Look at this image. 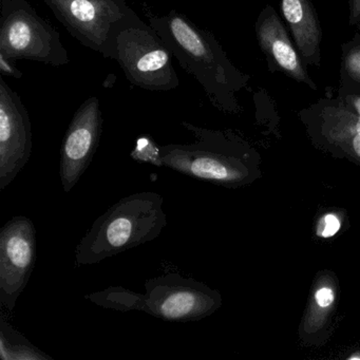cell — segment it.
<instances>
[{
  "instance_id": "cell-1",
  "label": "cell",
  "mask_w": 360,
  "mask_h": 360,
  "mask_svg": "<svg viewBox=\"0 0 360 360\" xmlns=\"http://www.w3.org/2000/svg\"><path fill=\"white\" fill-rule=\"evenodd\" d=\"M148 22L210 102L223 112H239L238 94L248 86L250 77L231 62L214 34L176 10L150 16Z\"/></svg>"
},
{
  "instance_id": "cell-2",
  "label": "cell",
  "mask_w": 360,
  "mask_h": 360,
  "mask_svg": "<svg viewBox=\"0 0 360 360\" xmlns=\"http://www.w3.org/2000/svg\"><path fill=\"white\" fill-rule=\"evenodd\" d=\"M181 124L195 141L161 146L164 167L229 188L250 184L256 178V153L235 132Z\"/></svg>"
},
{
  "instance_id": "cell-3",
  "label": "cell",
  "mask_w": 360,
  "mask_h": 360,
  "mask_svg": "<svg viewBox=\"0 0 360 360\" xmlns=\"http://www.w3.org/2000/svg\"><path fill=\"white\" fill-rule=\"evenodd\" d=\"M164 198L141 191L122 198L98 217L75 248V266L102 262L153 241L167 226Z\"/></svg>"
},
{
  "instance_id": "cell-4",
  "label": "cell",
  "mask_w": 360,
  "mask_h": 360,
  "mask_svg": "<svg viewBox=\"0 0 360 360\" xmlns=\"http://www.w3.org/2000/svg\"><path fill=\"white\" fill-rule=\"evenodd\" d=\"M172 50L157 31L132 10L115 33L112 60L131 85L148 91L167 92L180 86Z\"/></svg>"
},
{
  "instance_id": "cell-5",
  "label": "cell",
  "mask_w": 360,
  "mask_h": 360,
  "mask_svg": "<svg viewBox=\"0 0 360 360\" xmlns=\"http://www.w3.org/2000/svg\"><path fill=\"white\" fill-rule=\"evenodd\" d=\"M0 54L54 67L70 63L60 33L27 0H1Z\"/></svg>"
},
{
  "instance_id": "cell-6",
  "label": "cell",
  "mask_w": 360,
  "mask_h": 360,
  "mask_svg": "<svg viewBox=\"0 0 360 360\" xmlns=\"http://www.w3.org/2000/svg\"><path fill=\"white\" fill-rule=\"evenodd\" d=\"M82 45L112 60L115 33L131 13L126 0H43Z\"/></svg>"
},
{
  "instance_id": "cell-7",
  "label": "cell",
  "mask_w": 360,
  "mask_h": 360,
  "mask_svg": "<svg viewBox=\"0 0 360 360\" xmlns=\"http://www.w3.org/2000/svg\"><path fill=\"white\" fill-rule=\"evenodd\" d=\"M144 313L168 322L205 319L222 305L220 292L195 278L168 273L144 283Z\"/></svg>"
},
{
  "instance_id": "cell-8",
  "label": "cell",
  "mask_w": 360,
  "mask_h": 360,
  "mask_svg": "<svg viewBox=\"0 0 360 360\" xmlns=\"http://www.w3.org/2000/svg\"><path fill=\"white\" fill-rule=\"evenodd\" d=\"M37 229L26 216H15L0 229V304L13 313L34 271Z\"/></svg>"
},
{
  "instance_id": "cell-9",
  "label": "cell",
  "mask_w": 360,
  "mask_h": 360,
  "mask_svg": "<svg viewBox=\"0 0 360 360\" xmlns=\"http://www.w3.org/2000/svg\"><path fill=\"white\" fill-rule=\"evenodd\" d=\"M32 125L20 96L0 77V191L26 167L33 148Z\"/></svg>"
},
{
  "instance_id": "cell-10",
  "label": "cell",
  "mask_w": 360,
  "mask_h": 360,
  "mask_svg": "<svg viewBox=\"0 0 360 360\" xmlns=\"http://www.w3.org/2000/svg\"><path fill=\"white\" fill-rule=\"evenodd\" d=\"M101 102L90 96L79 107L60 148V178L65 193H70L94 161L103 134Z\"/></svg>"
},
{
  "instance_id": "cell-11",
  "label": "cell",
  "mask_w": 360,
  "mask_h": 360,
  "mask_svg": "<svg viewBox=\"0 0 360 360\" xmlns=\"http://www.w3.org/2000/svg\"><path fill=\"white\" fill-rule=\"evenodd\" d=\"M255 31L271 72L283 73L297 83L304 84L309 89H318L294 41L290 39L288 29L271 6H266L259 14Z\"/></svg>"
},
{
  "instance_id": "cell-12",
  "label": "cell",
  "mask_w": 360,
  "mask_h": 360,
  "mask_svg": "<svg viewBox=\"0 0 360 360\" xmlns=\"http://www.w3.org/2000/svg\"><path fill=\"white\" fill-rule=\"evenodd\" d=\"M280 10L304 64L320 67L321 25L311 0H280Z\"/></svg>"
},
{
  "instance_id": "cell-13",
  "label": "cell",
  "mask_w": 360,
  "mask_h": 360,
  "mask_svg": "<svg viewBox=\"0 0 360 360\" xmlns=\"http://www.w3.org/2000/svg\"><path fill=\"white\" fill-rule=\"evenodd\" d=\"M0 359L53 360V357L33 345L24 334L16 330L6 318L0 316Z\"/></svg>"
},
{
  "instance_id": "cell-14",
  "label": "cell",
  "mask_w": 360,
  "mask_h": 360,
  "mask_svg": "<svg viewBox=\"0 0 360 360\" xmlns=\"http://www.w3.org/2000/svg\"><path fill=\"white\" fill-rule=\"evenodd\" d=\"M85 298L98 307L113 311H143L144 309V294L132 292L123 286H110L102 292H90Z\"/></svg>"
},
{
  "instance_id": "cell-15",
  "label": "cell",
  "mask_w": 360,
  "mask_h": 360,
  "mask_svg": "<svg viewBox=\"0 0 360 360\" xmlns=\"http://www.w3.org/2000/svg\"><path fill=\"white\" fill-rule=\"evenodd\" d=\"M340 87L338 94H360V25L351 41L341 46Z\"/></svg>"
},
{
  "instance_id": "cell-16",
  "label": "cell",
  "mask_w": 360,
  "mask_h": 360,
  "mask_svg": "<svg viewBox=\"0 0 360 360\" xmlns=\"http://www.w3.org/2000/svg\"><path fill=\"white\" fill-rule=\"evenodd\" d=\"M130 157L134 161L141 162V163L151 164L157 167L163 166L161 159V146H159L149 136H142L136 139L134 149L130 153Z\"/></svg>"
},
{
  "instance_id": "cell-17",
  "label": "cell",
  "mask_w": 360,
  "mask_h": 360,
  "mask_svg": "<svg viewBox=\"0 0 360 360\" xmlns=\"http://www.w3.org/2000/svg\"><path fill=\"white\" fill-rule=\"evenodd\" d=\"M340 229L341 222L338 217L334 214H328L320 219L316 233H317L318 237L326 239V238L334 237L340 231Z\"/></svg>"
},
{
  "instance_id": "cell-18",
  "label": "cell",
  "mask_w": 360,
  "mask_h": 360,
  "mask_svg": "<svg viewBox=\"0 0 360 360\" xmlns=\"http://www.w3.org/2000/svg\"><path fill=\"white\" fill-rule=\"evenodd\" d=\"M316 307L318 309H330L335 301V290L330 285H320L314 295Z\"/></svg>"
},
{
  "instance_id": "cell-19",
  "label": "cell",
  "mask_w": 360,
  "mask_h": 360,
  "mask_svg": "<svg viewBox=\"0 0 360 360\" xmlns=\"http://www.w3.org/2000/svg\"><path fill=\"white\" fill-rule=\"evenodd\" d=\"M337 98L347 110L360 117V94H338Z\"/></svg>"
},
{
  "instance_id": "cell-20",
  "label": "cell",
  "mask_w": 360,
  "mask_h": 360,
  "mask_svg": "<svg viewBox=\"0 0 360 360\" xmlns=\"http://www.w3.org/2000/svg\"><path fill=\"white\" fill-rule=\"evenodd\" d=\"M0 72L3 75H9L14 79H22V72L14 66L13 60L8 58L4 54H0Z\"/></svg>"
},
{
  "instance_id": "cell-21",
  "label": "cell",
  "mask_w": 360,
  "mask_h": 360,
  "mask_svg": "<svg viewBox=\"0 0 360 360\" xmlns=\"http://www.w3.org/2000/svg\"><path fill=\"white\" fill-rule=\"evenodd\" d=\"M349 4V25L351 27L360 25V0H347Z\"/></svg>"
}]
</instances>
